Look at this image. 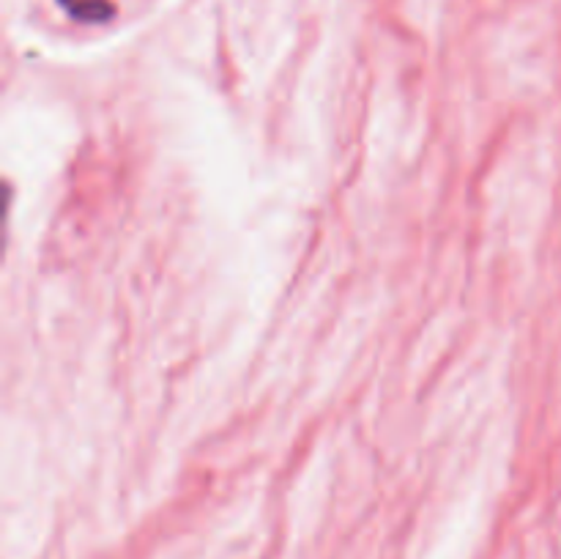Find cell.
<instances>
[{
  "label": "cell",
  "instance_id": "1",
  "mask_svg": "<svg viewBox=\"0 0 561 559\" xmlns=\"http://www.w3.org/2000/svg\"><path fill=\"white\" fill-rule=\"evenodd\" d=\"M60 9L77 22H88V25H99L113 16V3L110 0H58Z\"/></svg>",
  "mask_w": 561,
  "mask_h": 559
}]
</instances>
